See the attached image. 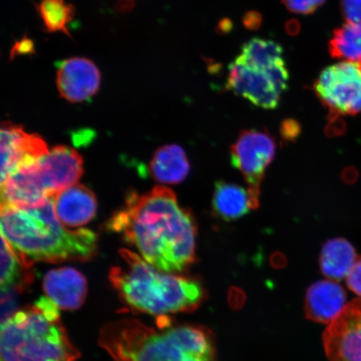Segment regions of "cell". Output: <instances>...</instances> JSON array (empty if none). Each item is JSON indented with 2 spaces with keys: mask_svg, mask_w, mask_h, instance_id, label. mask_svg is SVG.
Wrapping results in <instances>:
<instances>
[{
  "mask_svg": "<svg viewBox=\"0 0 361 361\" xmlns=\"http://www.w3.org/2000/svg\"><path fill=\"white\" fill-rule=\"evenodd\" d=\"M360 111H361V105H360Z\"/></svg>",
  "mask_w": 361,
  "mask_h": 361,
  "instance_id": "28",
  "label": "cell"
},
{
  "mask_svg": "<svg viewBox=\"0 0 361 361\" xmlns=\"http://www.w3.org/2000/svg\"><path fill=\"white\" fill-rule=\"evenodd\" d=\"M56 214L67 228H79L87 224L97 214V202L92 190L75 184L53 197Z\"/></svg>",
  "mask_w": 361,
  "mask_h": 361,
  "instance_id": "14",
  "label": "cell"
},
{
  "mask_svg": "<svg viewBox=\"0 0 361 361\" xmlns=\"http://www.w3.org/2000/svg\"><path fill=\"white\" fill-rule=\"evenodd\" d=\"M346 284L352 292L361 298V257L347 275Z\"/></svg>",
  "mask_w": 361,
  "mask_h": 361,
  "instance_id": "26",
  "label": "cell"
},
{
  "mask_svg": "<svg viewBox=\"0 0 361 361\" xmlns=\"http://www.w3.org/2000/svg\"><path fill=\"white\" fill-rule=\"evenodd\" d=\"M329 51L337 60L361 62V23L346 22L334 31Z\"/></svg>",
  "mask_w": 361,
  "mask_h": 361,
  "instance_id": "20",
  "label": "cell"
},
{
  "mask_svg": "<svg viewBox=\"0 0 361 361\" xmlns=\"http://www.w3.org/2000/svg\"><path fill=\"white\" fill-rule=\"evenodd\" d=\"M276 142L266 130H245L231 147V161L247 184L254 209L259 207L260 187L265 171L273 161Z\"/></svg>",
  "mask_w": 361,
  "mask_h": 361,
  "instance_id": "8",
  "label": "cell"
},
{
  "mask_svg": "<svg viewBox=\"0 0 361 361\" xmlns=\"http://www.w3.org/2000/svg\"><path fill=\"white\" fill-rule=\"evenodd\" d=\"M159 318L157 328L135 319L107 323L101 329L99 345L113 361H216L214 335L209 329L171 326L168 317Z\"/></svg>",
  "mask_w": 361,
  "mask_h": 361,
  "instance_id": "2",
  "label": "cell"
},
{
  "mask_svg": "<svg viewBox=\"0 0 361 361\" xmlns=\"http://www.w3.org/2000/svg\"><path fill=\"white\" fill-rule=\"evenodd\" d=\"M329 361H361V298L350 302L323 336Z\"/></svg>",
  "mask_w": 361,
  "mask_h": 361,
  "instance_id": "9",
  "label": "cell"
},
{
  "mask_svg": "<svg viewBox=\"0 0 361 361\" xmlns=\"http://www.w3.org/2000/svg\"><path fill=\"white\" fill-rule=\"evenodd\" d=\"M101 72L92 61L85 57H72L60 62L56 85L61 97L72 103L89 100L98 92Z\"/></svg>",
  "mask_w": 361,
  "mask_h": 361,
  "instance_id": "12",
  "label": "cell"
},
{
  "mask_svg": "<svg viewBox=\"0 0 361 361\" xmlns=\"http://www.w3.org/2000/svg\"><path fill=\"white\" fill-rule=\"evenodd\" d=\"M1 290L21 291L32 282L33 265L13 248L1 236Z\"/></svg>",
  "mask_w": 361,
  "mask_h": 361,
  "instance_id": "19",
  "label": "cell"
},
{
  "mask_svg": "<svg viewBox=\"0 0 361 361\" xmlns=\"http://www.w3.org/2000/svg\"><path fill=\"white\" fill-rule=\"evenodd\" d=\"M358 259L354 246L349 241L341 238H333L322 247L320 269L331 281H341L347 277Z\"/></svg>",
  "mask_w": 361,
  "mask_h": 361,
  "instance_id": "17",
  "label": "cell"
},
{
  "mask_svg": "<svg viewBox=\"0 0 361 361\" xmlns=\"http://www.w3.org/2000/svg\"><path fill=\"white\" fill-rule=\"evenodd\" d=\"M120 256L123 263L111 268L109 279L130 308L165 316L192 312L205 299L204 288L197 279L164 272L125 248Z\"/></svg>",
  "mask_w": 361,
  "mask_h": 361,
  "instance_id": "4",
  "label": "cell"
},
{
  "mask_svg": "<svg viewBox=\"0 0 361 361\" xmlns=\"http://www.w3.org/2000/svg\"><path fill=\"white\" fill-rule=\"evenodd\" d=\"M43 288L59 309L75 310L82 306L87 298V281L78 270L61 268L45 274Z\"/></svg>",
  "mask_w": 361,
  "mask_h": 361,
  "instance_id": "13",
  "label": "cell"
},
{
  "mask_svg": "<svg viewBox=\"0 0 361 361\" xmlns=\"http://www.w3.org/2000/svg\"><path fill=\"white\" fill-rule=\"evenodd\" d=\"M299 126H297L295 121H287L283 126V135L286 139H290L295 137L299 133Z\"/></svg>",
  "mask_w": 361,
  "mask_h": 361,
  "instance_id": "27",
  "label": "cell"
},
{
  "mask_svg": "<svg viewBox=\"0 0 361 361\" xmlns=\"http://www.w3.org/2000/svg\"><path fill=\"white\" fill-rule=\"evenodd\" d=\"M35 54V44L32 39L26 35L20 40H16L11 51V61L18 56L34 55Z\"/></svg>",
  "mask_w": 361,
  "mask_h": 361,
  "instance_id": "25",
  "label": "cell"
},
{
  "mask_svg": "<svg viewBox=\"0 0 361 361\" xmlns=\"http://www.w3.org/2000/svg\"><path fill=\"white\" fill-rule=\"evenodd\" d=\"M38 182L49 197L73 186L83 174V160L73 148L57 146L34 164Z\"/></svg>",
  "mask_w": 361,
  "mask_h": 361,
  "instance_id": "11",
  "label": "cell"
},
{
  "mask_svg": "<svg viewBox=\"0 0 361 361\" xmlns=\"http://www.w3.org/2000/svg\"><path fill=\"white\" fill-rule=\"evenodd\" d=\"M1 183L16 171L37 161L49 151L47 142L37 134L25 132L20 126L4 121L1 126Z\"/></svg>",
  "mask_w": 361,
  "mask_h": 361,
  "instance_id": "10",
  "label": "cell"
},
{
  "mask_svg": "<svg viewBox=\"0 0 361 361\" xmlns=\"http://www.w3.org/2000/svg\"><path fill=\"white\" fill-rule=\"evenodd\" d=\"M36 8L48 32H62L71 37L68 25L75 16L72 4L66 0H42Z\"/></svg>",
  "mask_w": 361,
  "mask_h": 361,
  "instance_id": "22",
  "label": "cell"
},
{
  "mask_svg": "<svg viewBox=\"0 0 361 361\" xmlns=\"http://www.w3.org/2000/svg\"><path fill=\"white\" fill-rule=\"evenodd\" d=\"M288 81L286 64L264 68L248 64L238 56L229 66L227 87L257 106L274 109Z\"/></svg>",
  "mask_w": 361,
  "mask_h": 361,
  "instance_id": "6",
  "label": "cell"
},
{
  "mask_svg": "<svg viewBox=\"0 0 361 361\" xmlns=\"http://www.w3.org/2000/svg\"><path fill=\"white\" fill-rule=\"evenodd\" d=\"M1 236L32 264L88 261L97 251V234L63 224L53 197L37 207H1Z\"/></svg>",
  "mask_w": 361,
  "mask_h": 361,
  "instance_id": "3",
  "label": "cell"
},
{
  "mask_svg": "<svg viewBox=\"0 0 361 361\" xmlns=\"http://www.w3.org/2000/svg\"><path fill=\"white\" fill-rule=\"evenodd\" d=\"M326 1V0H282L288 11L302 15L314 13Z\"/></svg>",
  "mask_w": 361,
  "mask_h": 361,
  "instance_id": "23",
  "label": "cell"
},
{
  "mask_svg": "<svg viewBox=\"0 0 361 361\" xmlns=\"http://www.w3.org/2000/svg\"><path fill=\"white\" fill-rule=\"evenodd\" d=\"M333 119L355 115L361 105V62L341 61L323 70L313 85Z\"/></svg>",
  "mask_w": 361,
  "mask_h": 361,
  "instance_id": "7",
  "label": "cell"
},
{
  "mask_svg": "<svg viewBox=\"0 0 361 361\" xmlns=\"http://www.w3.org/2000/svg\"><path fill=\"white\" fill-rule=\"evenodd\" d=\"M213 210L219 219L232 221L240 219L250 210H254V206L247 189L219 180L215 184Z\"/></svg>",
  "mask_w": 361,
  "mask_h": 361,
  "instance_id": "18",
  "label": "cell"
},
{
  "mask_svg": "<svg viewBox=\"0 0 361 361\" xmlns=\"http://www.w3.org/2000/svg\"><path fill=\"white\" fill-rule=\"evenodd\" d=\"M346 292L340 284L333 281H318L307 291L305 310L313 322L331 324L345 309Z\"/></svg>",
  "mask_w": 361,
  "mask_h": 361,
  "instance_id": "15",
  "label": "cell"
},
{
  "mask_svg": "<svg viewBox=\"0 0 361 361\" xmlns=\"http://www.w3.org/2000/svg\"><path fill=\"white\" fill-rule=\"evenodd\" d=\"M107 228L121 234L144 260L164 272H182L195 262V218L179 205L168 188L156 187L142 195L128 194Z\"/></svg>",
  "mask_w": 361,
  "mask_h": 361,
  "instance_id": "1",
  "label": "cell"
},
{
  "mask_svg": "<svg viewBox=\"0 0 361 361\" xmlns=\"http://www.w3.org/2000/svg\"><path fill=\"white\" fill-rule=\"evenodd\" d=\"M283 56L281 44L273 40L254 38L243 45L238 57L252 66L271 68L286 64Z\"/></svg>",
  "mask_w": 361,
  "mask_h": 361,
  "instance_id": "21",
  "label": "cell"
},
{
  "mask_svg": "<svg viewBox=\"0 0 361 361\" xmlns=\"http://www.w3.org/2000/svg\"><path fill=\"white\" fill-rule=\"evenodd\" d=\"M341 8L347 22L361 23V0H341Z\"/></svg>",
  "mask_w": 361,
  "mask_h": 361,
  "instance_id": "24",
  "label": "cell"
},
{
  "mask_svg": "<svg viewBox=\"0 0 361 361\" xmlns=\"http://www.w3.org/2000/svg\"><path fill=\"white\" fill-rule=\"evenodd\" d=\"M152 178L164 184H178L187 178L190 164L180 146L166 145L155 152L150 164Z\"/></svg>",
  "mask_w": 361,
  "mask_h": 361,
  "instance_id": "16",
  "label": "cell"
},
{
  "mask_svg": "<svg viewBox=\"0 0 361 361\" xmlns=\"http://www.w3.org/2000/svg\"><path fill=\"white\" fill-rule=\"evenodd\" d=\"M80 356L48 297L1 322L0 361H78Z\"/></svg>",
  "mask_w": 361,
  "mask_h": 361,
  "instance_id": "5",
  "label": "cell"
}]
</instances>
